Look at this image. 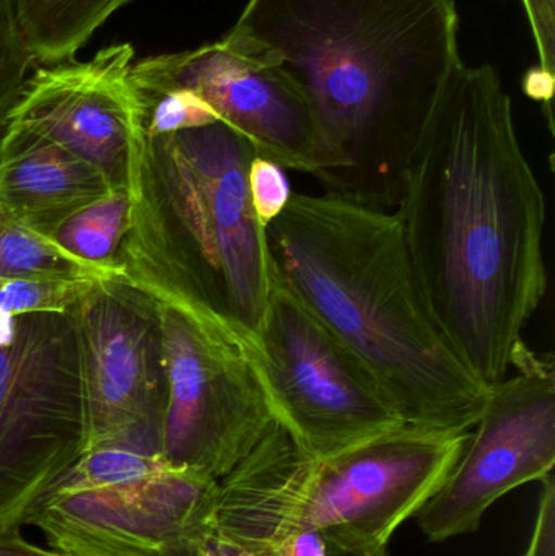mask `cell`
I'll return each mask as SVG.
<instances>
[{"label": "cell", "mask_w": 555, "mask_h": 556, "mask_svg": "<svg viewBox=\"0 0 555 556\" xmlns=\"http://www.w3.org/2000/svg\"><path fill=\"white\" fill-rule=\"evenodd\" d=\"M253 368L274 420L312 459L404 425L367 368L283 283L273 260Z\"/></svg>", "instance_id": "obj_7"}, {"label": "cell", "mask_w": 555, "mask_h": 556, "mask_svg": "<svg viewBox=\"0 0 555 556\" xmlns=\"http://www.w3.org/2000/svg\"><path fill=\"white\" fill-rule=\"evenodd\" d=\"M507 376L489 389L465 453L439 492L416 515L429 542L468 535L512 490L546 479L555 464V366L520 343Z\"/></svg>", "instance_id": "obj_11"}, {"label": "cell", "mask_w": 555, "mask_h": 556, "mask_svg": "<svg viewBox=\"0 0 555 556\" xmlns=\"http://www.w3.org/2000/svg\"><path fill=\"white\" fill-rule=\"evenodd\" d=\"M283 283L370 372L404 424L468 431L485 388L430 313L394 212L292 194L264 230Z\"/></svg>", "instance_id": "obj_3"}, {"label": "cell", "mask_w": 555, "mask_h": 556, "mask_svg": "<svg viewBox=\"0 0 555 556\" xmlns=\"http://www.w3.org/2000/svg\"><path fill=\"white\" fill-rule=\"evenodd\" d=\"M129 214V192L111 191L68 215L48 238L75 260L84 261L108 276H117Z\"/></svg>", "instance_id": "obj_16"}, {"label": "cell", "mask_w": 555, "mask_h": 556, "mask_svg": "<svg viewBox=\"0 0 555 556\" xmlns=\"http://www.w3.org/2000/svg\"><path fill=\"white\" fill-rule=\"evenodd\" d=\"M20 526L0 528V556H62L51 548H42L23 538Z\"/></svg>", "instance_id": "obj_23"}, {"label": "cell", "mask_w": 555, "mask_h": 556, "mask_svg": "<svg viewBox=\"0 0 555 556\" xmlns=\"http://www.w3.org/2000/svg\"><path fill=\"white\" fill-rule=\"evenodd\" d=\"M248 192L263 230L282 214L293 194L282 166L260 156H254L248 169Z\"/></svg>", "instance_id": "obj_19"}, {"label": "cell", "mask_w": 555, "mask_h": 556, "mask_svg": "<svg viewBox=\"0 0 555 556\" xmlns=\"http://www.w3.org/2000/svg\"><path fill=\"white\" fill-rule=\"evenodd\" d=\"M139 91L185 90L237 130L260 159L315 176L316 132L308 103L282 75L215 42L140 59L130 68Z\"/></svg>", "instance_id": "obj_13"}, {"label": "cell", "mask_w": 555, "mask_h": 556, "mask_svg": "<svg viewBox=\"0 0 555 556\" xmlns=\"http://www.w3.org/2000/svg\"><path fill=\"white\" fill-rule=\"evenodd\" d=\"M471 434L404 424L321 460L290 441L280 469L289 532L318 529L349 551L388 552L400 526L449 479Z\"/></svg>", "instance_id": "obj_5"}, {"label": "cell", "mask_w": 555, "mask_h": 556, "mask_svg": "<svg viewBox=\"0 0 555 556\" xmlns=\"http://www.w3.org/2000/svg\"><path fill=\"white\" fill-rule=\"evenodd\" d=\"M71 311L87 451L119 446L159 456L166 404L159 301L117 274L94 281Z\"/></svg>", "instance_id": "obj_10"}, {"label": "cell", "mask_w": 555, "mask_h": 556, "mask_svg": "<svg viewBox=\"0 0 555 556\" xmlns=\"http://www.w3.org/2000/svg\"><path fill=\"white\" fill-rule=\"evenodd\" d=\"M394 207L433 319L491 389L550 283L546 198L492 65L456 68L401 169Z\"/></svg>", "instance_id": "obj_1"}, {"label": "cell", "mask_w": 555, "mask_h": 556, "mask_svg": "<svg viewBox=\"0 0 555 556\" xmlns=\"http://www.w3.org/2000/svg\"><path fill=\"white\" fill-rule=\"evenodd\" d=\"M110 277L26 227L0 205V290L16 280H101Z\"/></svg>", "instance_id": "obj_17"}, {"label": "cell", "mask_w": 555, "mask_h": 556, "mask_svg": "<svg viewBox=\"0 0 555 556\" xmlns=\"http://www.w3.org/2000/svg\"><path fill=\"white\" fill-rule=\"evenodd\" d=\"M33 64L36 62L20 31L13 0H0V142Z\"/></svg>", "instance_id": "obj_18"}, {"label": "cell", "mask_w": 555, "mask_h": 556, "mask_svg": "<svg viewBox=\"0 0 555 556\" xmlns=\"http://www.w3.org/2000/svg\"><path fill=\"white\" fill-rule=\"evenodd\" d=\"M159 309L166 378L159 456L224 479L273 425L266 392L235 343L173 304L159 301Z\"/></svg>", "instance_id": "obj_9"}, {"label": "cell", "mask_w": 555, "mask_h": 556, "mask_svg": "<svg viewBox=\"0 0 555 556\" xmlns=\"http://www.w3.org/2000/svg\"><path fill=\"white\" fill-rule=\"evenodd\" d=\"M543 482L533 535L525 556H555V482L550 473Z\"/></svg>", "instance_id": "obj_22"}, {"label": "cell", "mask_w": 555, "mask_h": 556, "mask_svg": "<svg viewBox=\"0 0 555 556\" xmlns=\"http://www.w3.org/2000/svg\"><path fill=\"white\" fill-rule=\"evenodd\" d=\"M458 28L455 0H248L220 42L305 98L326 191L388 211L463 64Z\"/></svg>", "instance_id": "obj_2"}, {"label": "cell", "mask_w": 555, "mask_h": 556, "mask_svg": "<svg viewBox=\"0 0 555 556\" xmlns=\"http://www.w3.org/2000/svg\"><path fill=\"white\" fill-rule=\"evenodd\" d=\"M202 556H289L287 545L215 529Z\"/></svg>", "instance_id": "obj_21"}, {"label": "cell", "mask_w": 555, "mask_h": 556, "mask_svg": "<svg viewBox=\"0 0 555 556\" xmlns=\"http://www.w3.org/2000/svg\"><path fill=\"white\" fill-rule=\"evenodd\" d=\"M87 453L80 352L72 311L16 317L0 343V528Z\"/></svg>", "instance_id": "obj_6"}, {"label": "cell", "mask_w": 555, "mask_h": 556, "mask_svg": "<svg viewBox=\"0 0 555 556\" xmlns=\"http://www.w3.org/2000/svg\"><path fill=\"white\" fill-rule=\"evenodd\" d=\"M250 143L224 121L143 130L121 276L241 349L253 365L270 256L248 192Z\"/></svg>", "instance_id": "obj_4"}, {"label": "cell", "mask_w": 555, "mask_h": 556, "mask_svg": "<svg viewBox=\"0 0 555 556\" xmlns=\"http://www.w3.org/2000/svg\"><path fill=\"white\" fill-rule=\"evenodd\" d=\"M537 45L540 71L555 77V0H521Z\"/></svg>", "instance_id": "obj_20"}, {"label": "cell", "mask_w": 555, "mask_h": 556, "mask_svg": "<svg viewBox=\"0 0 555 556\" xmlns=\"http://www.w3.org/2000/svg\"><path fill=\"white\" fill-rule=\"evenodd\" d=\"M218 496L214 477L166 463L114 483L64 472L26 509L22 528L39 529L62 556H202Z\"/></svg>", "instance_id": "obj_8"}, {"label": "cell", "mask_w": 555, "mask_h": 556, "mask_svg": "<svg viewBox=\"0 0 555 556\" xmlns=\"http://www.w3.org/2000/svg\"><path fill=\"white\" fill-rule=\"evenodd\" d=\"M106 179L72 153L9 124L0 142V205L48 237L78 208L110 194Z\"/></svg>", "instance_id": "obj_14"}, {"label": "cell", "mask_w": 555, "mask_h": 556, "mask_svg": "<svg viewBox=\"0 0 555 556\" xmlns=\"http://www.w3.org/2000/svg\"><path fill=\"white\" fill-rule=\"evenodd\" d=\"M133 0H13L20 31L35 62L74 61L113 13Z\"/></svg>", "instance_id": "obj_15"}, {"label": "cell", "mask_w": 555, "mask_h": 556, "mask_svg": "<svg viewBox=\"0 0 555 556\" xmlns=\"http://www.w3.org/2000/svg\"><path fill=\"white\" fill-rule=\"evenodd\" d=\"M134 55L133 45L116 42L87 62L42 65L26 78L9 124L88 163L114 191L130 192L143 137Z\"/></svg>", "instance_id": "obj_12"}]
</instances>
